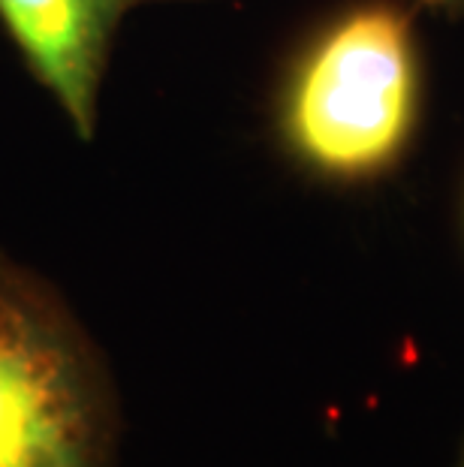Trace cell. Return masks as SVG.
<instances>
[{
	"label": "cell",
	"mask_w": 464,
	"mask_h": 467,
	"mask_svg": "<svg viewBox=\"0 0 464 467\" xmlns=\"http://www.w3.org/2000/svg\"><path fill=\"white\" fill-rule=\"evenodd\" d=\"M422 97L417 18L395 0H365L295 55L278 97V136L323 182L368 184L410 151Z\"/></svg>",
	"instance_id": "1"
},
{
	"label": "cell",
	"mask_w": 464,
	"mask_h": 467,
	"mask_svg": "<svg viewBox=\"0 0 464 467\" xmlns=\"http://www.w3.org/2000/svg\"><path fill=\"white\" fill-rule=\"evenodd\" d=\"M121 407L52 284L0 251V467H115Z\"/></svg>",
	"instance_id": "2"
},
{
	"label": "cell",
	"mask_w": 464,
	"mask_h": 467,
	"mask_svg": "<svg viewBox=\"0 0 464 467\" xmlns=\"http://www.w3.org/2000/svg\"><path fill=\"white\" fill-rule=\"evenodd\" d=\"M130 0H0V22L78 139L97 133L108 48Z\"/></svg>",
	"instance_id": "3"
},
{
	"label": "cell",
	"mask_w": 464,
	"mask_h": 467,
	"mask_svg": "<svg viewBox=\"0 0 464 467\" xmlns=\"http://www.w3.org/2000/svg\"><path fill=\"white\" fill-rule=\"evenodd\" d=\"M419 4L431 6L434 13H443L449 18H461L464 16V0H419Z\"/></svg>",
	"instance_id": "4"
},
{
	"label": "cell",
	"mask_w": 464,
	"mask_h": 467,
	"mask_svg": "<svg viewBox=\"0 0 464 467\" xmlns=\"http://www.w3.org/2000/svg\"><path fill=\"white\" fill-rule=\"evenodd\" d=\"M133 4H151V0H130V6H133Z\"/></svg>",
	"instance_id": "5"
},
{
	"label": "cell",
	"mask_w": 464,
	"mask_h": 467,
	"mask_svg": "<svg viewBox=\"0 0 464 467\" xmlns=\"http://www.w3.org/2000/svg\"><path fill=\"white\" fill-rule=\"evenodd\" d=\"M459 467H464V452H461V462H459Z\"/></svg>",
	"instance_id": "6"
}]
</instances>
